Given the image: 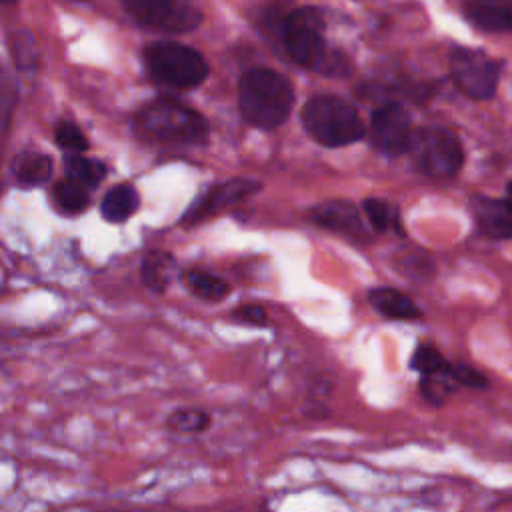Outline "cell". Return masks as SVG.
Wrapping results in <instances>:
<instances>
[{"mask_svg":"<svg viewBox=\"0 0 512 512\" xmlns=\"http://www.w3.org/2000/svg\"><path fill=\"white\" fill-rule=\"evenodd\" d=\"M238 104L244 120L272 130L286 122L294 104V90L286 76L270 68H252L240 78Z\"/></svg>","mask_w":512,"mask_h":512,"instance_id":"cell-1","label":"cell"},{"mask_svg":"<svg viewBox=\"0 0 512 512\" xmlns=\"http://www.w3.org/2000/svg\"><path fill=\"white\" fill-rule=\"evenodd\" d=\"M324 20L318 8L304 6L294 10L282 26V38L292 60L306 68H316L326 74H342L348 64L344 56L330 54L324 46Z\"/></svg>","mask_w":512,"mask_h":512,"instance_id":"cell-2","label":"cell"},{"mask_svg":"<svg viewBox=\"0 0 512 512\" xmlns=\"http://www.w3.org/2000/svg\"><path fill=\"white\" fill-rule=\"evenodd\" d=\"M302 124L318 144L328 148L352 144L366 134L358 110L350 102L330 94L314 96L304 104Z\"/></svg>","mask_w":512,"mask_h":512,"instance_id":"cell-3","label":"cell"},{"mask_svg":"<svg viewBox=\"0 0 512 512\" xmlns=\"http://www.w3.org/2000/svg\"><path fill=\"white\" fill-rule=\"evenodd\" d=\"M136 126L150 138L168 144H196L208 136L206 118L172 98L146 104L136 116Z\"/></svg>","mask_w":512,"mask_h":512,"instance_id":"cell-4","label":"cell"},{"mask_svg":"<svg viewBox=\"0 0 512 512\" xmlns=\"http://www.w3.org/2000/svg\"><path fill=\"white\" fill-rule=\"evenodd\" d=\"M144 62L148 74L170 88H194L208 76V64L204 56L178 42H154L144 50Z\"/></svg>","mask_w":512,"mask_h":512,"instance_id":"cell-5","label":"cell"},{"mask_svg":"<svg viewBox=\"0 0 512 512\" xmlns=\"http://www.w3.org/2000/svg\"><path fill=\"white\" fill-rule=\"evenodd\" d=\"M408 152L414 156L418 168L432 178H450L464 162L460 140L448 128L414 130Z\"/></svg>","mask_w":512,"mask_h":512,"instance_id":"cell-6","label":"cell"},{"mask_svg":"<svg viewBox=\"0 0 512 512\" xmlns=\"http://www.w3.org/2000/svg\"><path fill=\"white\" fill-rule=\"evenodd\" d=\"M450 76L466 96L488 100L498 88L500 64L480 50L454 48L450 54Z\"/></svg>","mask_w":512,"mask_h":512,"instance_id":"cell-7","label":"cell"},{"mask_svg":"<svg viewBox=\"0 0 512 512\" xmlns=\"http://www.w3.org/2000/svg\"><path fill=\"white\" fill-rule=\"evenodd\" d=\"M128 12L142 24L170 32L184 34L194 30L202 14L192 0H124Z\"/></svg>","mask_w":512,"mask_h":512,"instance_id":"cell-8","label":"cell"},{"mask_svg":"<svg viewBox=\"0 0 512 512\" xmlns=\"http://www.w3.org/2000/svg\"><path fill=\"white\" fill-rule=\"evenodd\" d=\"M414 130L408 112L400 104H384L370 118V140L386 156H400L410 150Z\"/></svg>","mask_w":512,"mask_h":512,"instance_id":"cell-9","label":"cell"},{"mask_svg":"<svg viewBox=\"0 0 512 512\" xmlns=\"http://www.w3.org/2000/svg\"><path fill=\"white\" fill-rule=\"evenodd\" d=\"M260 188L258 182L248 180V178H234V180H226L218 186H214L202 200H198L190 212L186 214L184 222L188 224H196L200 220H206L218 212H222L224 208L252 196L256 190Z\"/></svg>","mask_w":512,"mask_h":512,"instance_id":"cell-10","label":"cell"},{"mask_svg":"<svg viewBox=\"0 0 512 512\" xmlns=\"http://www.w3.org/2000/svg\"><path fill=\"white\" fill-rule=\"evenodd\" d=\"M310 218L318 226L346 234L350 238H358V240L370 238V234L358 214V208L348 200L322 202L310 210Z\"/></svg>","mask_w":512,"mask_h":512,"instance_id":"cell-11","label":"cell"},{"mask_svg":"<svg viewBox=\"0 0 512 512\" xmlns=\"http://www.w3.org/2000/svg\"><path fill=\"white\" fill-rule=\"evenodd\" d=\"M478 228L496 240L512 238V182L508 184L506 198H484L478 196L472 202Z\"/></svg>","mask_w":512,"mask_h":512,"instance_id":"cell-12","label":"cell"},{"mask_svg":"<svg viewBox=\"0 0 512 512\" xmlns=\"http://www.w3.org/2000/svg\"><path fill=\"white\" fill-rule=\"evenodd\" d=\"M466 16L490 32H512V0H466Z\"/></svg>","mask_w":512,"mask_h":512,"instance_id":"cell-13","label":"cell"},{"mask_svg":"<svg viewBox=\"0 0 512 512\" xmlns=\"http://www.w3.org/2000/svg\"><path fill=\"white\" fill-rule=\"evenodd\" d=\"M368 302L380 314L396 320H412L420 316L418 306L402 292L394 288H374L368 292Z\"/></svg>","mask_w":512,"mask_h":512,"instance_id":"cell-14","label":"cell"},{"mask_svg":"<svg viewBox=\"0 0 512 512\" xmlns=\"http://www.w3.org/2000/svg\"><path fill=\"white\" fill-rule=\"evenodd\" d=\"M140 198L134 186L116 184L102 198L100 212L108 222H124L138 210Z\"/></svg>","mask_w":512,"mask_h":512,"instance_id":"cell-15","label":"cell"},{"mask_svg":"<svg viewBox=\"0 0 512 512\" xmlns=\"http://www.w3.org/2000/svg\"><path fill=\"white\" fill-rule=\"evenodd\" d=\"M14 176L22 186H40L52 176V160L48 154L28 152L16 160Z\"/></svg>","mask_w":512,"mask_h":512,"instance_id":"cell-16","label":"cell"},{"mask_svg":"<svg viewBox=\"0 0 512 512\" xmlns=\"http://www.w3.org/2000/svg\"><path fill=\"white\" fill-rule=\"evenodd\" d=\"M64 168L68 178L80 182L86 188H96L106 176V166L102 162L84 158L80 152H70L64 160Z\"/></svg>","mask_w":512,"mask_h":512,"instance_id":"cell-17","label":"cell"},{"mask_svg":"<svg viewBox=\"0 0 512 512\" xmlns=\"http://www.w3.org/2000/svg\"><path fill=\"white\" fill-rule=\"evenodd\" d=\"M174 258L166 252H148L142 262V278L148 288L162 292L170 282Z\"/></svg>","mask_w":512,"mask_h":512,"instance_id":"cell-18","label":"cell"},{"mask_svg":"<svg viewBox=\"0 0 512 512\" xmlns=\"http://www.w3.org/2000/svg\"><path fill=\"white\" fill-rule=\"evenodd\" d=\"M186 284L192 290V294H196L202 300H222L230 294V286L226 280L198 270L186 274Z\"/></svg>","mask_w":512,"mask_h":512,"instance_id":"cell-19","label":"cell"},{"mask_svg":"<svg viewBox=\"0 0 512 512\" xmlns=\"http://www.w3.org/2000/svg\"><path fill=\"white\" fill-rule=\"evenodd\" d=\"M54 200L68 214L82 212L88 206V202H90L86 186H82L80 182H76L72 178L62 180V182H58L54 186Z\"/></svg>","mask_w":512,"mask_h":512,"instance_id":"cell-20","label":"cell"},{"mask_svg":"<svg viewBox=\"0 0 512 512\" xmlns=\"http://www.w3.org/2000/svg\"><path fill=\"white\" fill-rule=\"evenodd\" d=\"M412 368L418 370L422 376H434V374H450L452 366L448 360L432 346H418L412 356Z\"/></svg>","mask_w":512,"mask_h":512,"instance_id":"cell-21","label":"cell"},{"mask_svg":"<svg viewBox=\"0 0 512 512\" xmlns=\"http://www.w3.org/2000/svg\"><path fill=\"white\" fill-rule=\"evenodd\" d=\"M364 212L372 224V228L376 230H388V228H394L400 232V218L396 214V210L386 202V200H380V198H366L364 200Z\"/></svg>","mask_w":512,"mask_h":512,"instance_id":"cell-22","label":"cell"},{"mask_svg":"<svg viewBox=\"0 0 512 512\" xmlns=\"http://www.w3.org/2000/svg\"><path fill=\"white\" fill-rule=\"evenodd\" d=\"M168 426L176 432H204L210 426V416L204 410H178L168 418Z\"/></svg>","mask_w":512,"mask_h":512,"instance_id":"cell-23","label":"cell"},{"mask_svg":"<svg viewBox=\"0 0 512 512\" xmlns=\"http://www.w3.org/2000/svg\"><path fill=\"white\" fill-rule=\"evenodd\" d=\"M54 136H56V142H58L64 150H68V152H84V150H88V140H86V136H84L82 130H80L76 124H72V122H66V120L58 122V124H56V130H54Z\"/></svg>","mask_w":512,"mask_h":512,"instance_id":"cell-24","label":"cell"},{"mask_svg":"<svg viewBox=\"0 0 512 512\" xmlns=\"http://www.w3.org/2000/svg\"><path fill=\"white\" fill-rule=\"evenodd\" d=\"M34 40L28 32H18L14 38H12V50H14V60L20 68H26V66H32L36 62V48H30Z\"/></svg>","mask_w":512,"mask_h":512,"instance_id":"cell-25","label":"cell"},{"mask_svg":"<svg viewBox=\"0 0 512 512\" xmlns=\"http://www.w3.org/2000/svg\"><path fill=\"white\" fill-rule=\"evenodd\" d=\"M14 102H16V82L0 66V116H6Z\"/></svg>","mask_w":512,"mask_h":512,"instance_id":"cell-26","label":"cell"},{"mask_svg":"<svg viewBox=\"0 0 512 512\" xmlns=\"http://www.w3.org/2000/svg\"><path fill=\"white\" fill-rule=\"evenodd\" d=\"M452 378L458 384H466V386H474V388L486 386V378L480 372H476L474 368L464 366V364H458V366L452 368Z\"/></svg>","mask_w":512,"mask_h":512,"instance_id":"cell-27","label":"cell"},{"mask_svg":"<svg viewBox=\"0 0 512 512\" xmlns=\"http://www.w3.org/2000/svg\"><path fill=\"white\" fill-rule=\"evenodd\" d=\"M234 318L242 320V322H248V324L262 326V324H266V310L262 306H256V304H246V306H242L234 312Z\"/></svg>","mask_w":512,"mask_h":512,"instance_id":"cell-28","label":"cell"},{"mask_svg":"<svg viewBox=\"0 0 512 512\" xmlns=\"http://www.w3.org/2000/svg\"><path fill=\"white\" fill-rule=\"evenodd\" d=\"M0 2H2V4H6V6H10V4H16L18 0H0Z\"/></svg>","mask_w":512,"mask_h":512,"instance_id":"cell-29","label":"cell"},{"mask_svg":"<svg viewBox=\"0 0 512 512\" xmlns=\"http://www.w3.org/2000/svg\"><path fill=\"white\" fill-rule=\"evenodd\" d=\"M80 2H84V0H80Z\"/></svg>","mask_w":512,"mask_h":512,"instance_id":"cell-30","label":"cell"}]
</instances>
